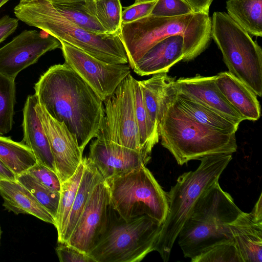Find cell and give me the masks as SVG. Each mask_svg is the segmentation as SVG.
<instances>
[{
	"mask_svg": "<svg viewBox=\"0 0 262 262\" xmlns=\"http://www.w3.org/2000/svg\"><path fill=\"white\" fill-rule=\"evenodd\" d=\"M38 102L65 124L83 151L102 127L103 102L66 62L51 66L34 85Z\"/></svg>",
	"mask_w": 262,
	"mask_h": 262,
	"instance_id": "6da1fadb",
	"label": "cell"
},
{
	"mask_svg": "<svg viewBox=\"0 0 262 262\" xmlns=\"http://www.w3.org/2000/svg\"><path fill=\"white\" fill-rule=\"evenodd\" d=\"M210 32L209 13L193 12L173 17L148 15L130 23L122 24L120 36L132 69L156 43L177 35H181L184 39L182 60H193L208 47L211 38Z\"/></svg>",
	"mask_w": 262,
	"mask_h": 262,
	"instance_id": "7a4b0ae2",
	"label": "cell"
},
{
	"mask_svg": "<svg viewBox=\"0 0 262 262\" xmlns=\"http://www.w3.org/2000/svg\"><path fill=\"white\" fill-rule=\"evenodd\" d=\"M176 93L174 83L161 107L158 132L162 145L179 165L209 155L232 154L236 151L235 133L219 130L188 117L176 104Z\"/></svg>",
	"mask_w": 262,
	"mask_h": 262,
	"instance_id": "3957f363",
	"label": "cell"
},
{
	"mask_svg": "<svg viewBox=\"0 0 262 262\" xmlns=\"http://www.w3.org/2000/svg\"><path fill=\"white\" fill-rule=\"evenodd\" d=\"M14 13L27 25L40 29L99 60L113 64L128 63L120 33L89 32L67 19L48 1L20 0Z\"/></svg>",
	"mask_w": 262,
	"mask_h": 262,
	"instance_id": "277c9868",
	"label": "cell"
},
{
	"mask_svg": "<svg viewBox=\"0 0 262 262\" xmlns=\"http://www.w3.org/2000/svg\"><path fill=\"white\" fill-rule=\"evenodd\" d=\"M242 212L219 181L214 183L201 194L179 232L184 256L192 260L215 245L232 241L229 225Z\"/></svg>",
	"mask_w": 262,
	"mask_h": 262,
	"instance_id": "5b68a950",
	"label": "cell"
},
{
	"mask_svg": "<svg viewBox=\"0 0 262 262\" xmlns=\"http://www.w3.org/2000/svg\"><path fill=\"white\" fill-rule=\"evenodd\" d=\"M232 159V154H219L202 158L198 167L183 173L167 193L168 212L155 251L167 261L173 245L201 194L219 179Z\"/></svg>",
	"mask_w": 262,
	"mask_h": 262,
	"instance_id": "8992f818",
	"label": "cell"
},
{
	"mask_svg": "<svg viewBox=\"0 0 262 262\" xmlns=\"http://www.w3.org/2000/svg\"><path fill=\"white\" fill-rule=\"evenodd\" d=\"M211 38L221 51L229 72L262 95V50L250 34L224 12L211 18Z\"/></svg>",
	"mask_w": 262,
	"mask_h": 262,
	"instance_id": "52a82bcc",
	"label": "cell"
},
{
	"mask_svg": "<svg viewBox=\"0 0 262 262\" xmlns=\"http://www.w3.org/2000/svg\"><path fill=\"white\" fill-rule=\"evenodd\" d=\"M106 181L112 205L123 219L146 215L161 224L165 222L168 212L167 193L145 165Z\"/></svg>",
	"mask_w": 262,
	"mask_h": 262,
	"instance_id": "ba28073f",
	"label": "cell"
},
{
	"mask_svg": "<svg viewBox=\"0 0 262 262\" xmlns=\"http://www.w3.org/2000/svg\"><path fill=\"white\" fill-rule=\"evenodd\" d=\"M162 224L144 215L130 220L119 215L89 252L96 262H139L155 251Z\"/></svg>",
	"mask_w": 262,
	"mask_h": 262,
	"instance_id": "9c48e42d",
	"label": "cell"
},
{
	"mask_svg": "<svg viewBox=\"0 0 262 262\" xmlns=\"http://www.w3.org/2000/svg\"><path fill=\"white\" fill-rule=\"evenodd\" d=\"M133 78L130 74H128L113 94L103 101L104 117L98 136L150 155L140 143L135 111Z\"/></svg>",
	"mask_w": 262,
	"mask_h": 262,
	"instance_id": "30bf717a",
	"label": "cell"
},
{
	"mask_svg": "<svg viewBox=\"0 0 262 262\" xmlns=\"http://www.w3.org/2000/svg\"><path fill=\"white\" fill-rule=\"evenodd\" d=\"M118 216L112 204L109 186L104 180L93 189L66 244L89 254Z\"/></svg>",
	"mask_w": 262,
	"mask_h": 262,
	"instance_id": "8fae6325",
	"label": "cell"
},
{
	"mask_svg": "<svg viewBox=\"0 0 262 262\" xmlns=\"http://www.w3.org/2000/svg\"><path fill=\"white\" fill-rule=\"evenodd\" d=\"M60 42L65 62L88 84L102 101L112 95L120 82L130 74L129 65L107 63L67 42Z\"/></svg>",
	"mask_w": 262,
	"mask_h": 262,
	"instance_id": "7c38bea8",
	"label": "cell"
},
{
	"mask_svg": "<svg viewBox=\"0 0 262 262\" xmlns=\"http://www.w3.org/2000/svg\"><path fill=\"white\" fill-rule=\"evenodd\" d=\"M61 48L55 37L37 30H24L0 48V73L15 80L18 74L47 52Z\"/></svg>",
	"mask_w": 262,
	"mask_h": 262,
	"instance_id": "4fadbf2b",
	"label": "cell"
},
{
	"mask_svg": "<svg viewBox=\"0 0 262 262\" xmlns=\"http://www.w3.org/2000/svg\"><path fill=\"white\" fill-rule=\"evenodd\" d=\"M35 110L49 142L56 173L62 182L75 173L82 160L83 151L65 124L52 117L38 101Z\"/></svg>",
	"mask_w": 262,
	"mask_h": 262,
	"instance_id": "5bb4252c",
	"label": "cell"
},
{
	"mask_svg": "<svg viewBox=\"0 0 262 262\" xmlns=\"http://www.w3.org/2000/svg\"><path fill=\"white\" fill-rule=\"evenodd\" d=\"M88 158L107 181L146 166L150 155L98 136L90 144Z\"/></svg>",
	"mask_w": 262,
	"mask_h": 262,
	"instance_id": "9a60e30c",
	"label": "cell"
},
{
	"mask_svg": "<svg viewBox=\"0 0 262 262\" xmlns=\"http://www.w3.org/2000/svg\"><path fill=\"white\" fill-rule=\"evenodd\" d=\"M215 76L180 78L174 82L177 90L201 104L239 125L245 119L228 102L215 81Z\"/></svg>",
	"mask_w": 262,
	"mask_h": 262,
	"instance_id": "2e32d148",
	"label": "cell"
},
{
	"mask_svg": "<svg viewBox=\"0 0 262 262\" xmlns=\"http://www.w3.org/2000/svg\"><path fill=\"white\" fill-rule=\"evenodd\" d=\"M229 228L242 262H261L262 219L242 211Z\"/></svg>",
	"mask_w": 262,
	"mask_h": 262,
	"instance_id": "e0dca14e",
	"label": "cell"
},
{
	"mask_svg": "<svg viewBox=\"0 0 262 262\" xmlns=\"http://www.w3.org/2000/svg\"><path fill=\"white\" fill-rule=\"evenodd\" d=\"M184 55L183 37L179 35L171 36L151 48L132 69L141 76L167 73L174 64L183 60Z\"/></svg>",
	"mask_w": 262,
	"mask_h": 262,
	"instance_id": "ac0fdd59",
	"label": "cell"
},
{
	"mask_svg": "<svg viewBox=\"0 0 262 262\" xmlns=\"http://www.w3.org/2000/svg\"><path fill=\"white\" fill-rule=\"evenodd\" d=\"M35 94L29 95L23 109V141L32 151L37 163L56 171L54 158L41 122L35 110Z\"/></svg>",
	"mask_w": 262,
	"mask_h": 262,
	"instance_id": "d6986e66",
	"label": "cell"
},
{
	"mask_svg": "<svg viewBox=\"0 0 262 262\" xmlns=\"http://www.w3.org/2000/svg\"><path fill=\"white\" fill-rule=\"evenodd\" d=\"M215 76V81L220 91L245 120L259 119V102L251 89L228 71L219 73Z\"/></svg>",
	"mask_w": 262,
	"mask_h": 262,
	"instance_id": "ffe728a7",
	"label": "cell"
},
{
	"mask_svg": "<svg viewBox=\"0 0 262 262\" xmlns=\"http://www.w3.org/2000/svg\"><path fill=\"white\" fill-rule=\"evenodd\" d=\"M0 195L4 201L3 206L8 211L16 214H31L55 225L52 215L17 180L0 181Z\"/></svg>",
	"mask_w": 262,
	"mask_h": 262,
	"instance_id": "44dd1931",
	"label": "cell"
},
{
	"mask_svg": "<svg viewBox=\"0 0 262 262\" xmlns=\"http://www.w3.org/2000/svg\"><path fill=\"white\" fill-rule=\"evenodd\" d=\"M174 81L167 73L155 74L147 80L139 81L150 126V140L154 146L160 138L158 118L161 107Z\"/></svg>",
	"mask_w": 262,
	"mask_h": 262,
	"instance_id": "7402d4cb",
	"label": "cell"
},
{
	"mask_svg": "<svg viewBox=\"0 0 262 262\" xmlns=\"http://www.w3.org/2000/svg\"><path fill=\"white\" fill-rule=\"evenodd\" d=\"M84 170L69 216L61 244H66L95 186L104 179L88 157H83Z\"/></svg>",
	"mask_w": 262,
	"mask_h": 262,
	"instance_id": "603a6c76",
	"label": "cell"
},
{
	"mask_svg": "<svg viewBox=\"0 0 262 262\" xmlns=\"http://www.w3.org/2000/svg\"><path fill=\"white\" fill-rule=\"evenodd\" d=\"M175 102L186 115L204 125L230 134L235 133L238 128V125L177 90Z\"/></svg>",
	"mask_w": 262,
	"mask_h": 262,
	"instance_id": "cb8c5ba5",
	"label": "cell"
},
{
	"mask_svg": "<svg viewBox=\"0 0 262 262\" xmlns=\"http://www.w3.org/2000/svg\"><path fill=\"white\" fill-rule=\"evenodd\" d=\"M227 13L250 35L262 36V0H227Z\"/></svg>",
	"mask_w": 262,
	"mask_h": 262,
	"instance_id": "d4e9b609",
	"label": "cell"
},
{
	"mask_svg": "<svg viewBox=\"0 0 262 262\" xmlns=\"http://www.w3.org/2000/svg\"><path fill=\"white\" fill-rule=\"evenodd\" d=\"M0 161L16 177L37 163L32 151L25 143L3 136H0Z\"/></svg>",
	"mask_w": 262,
	"mask_h": 262,
	"instance_id": "484cf974",
	"label": "cell"
},
{
	"mask_svg": "<svg viewBox=\"0 0 262 262\" xmlns=\"http://www.w3.org/2000/svg\"><path fill=\"white\" fill-rule=\"evenodd\" d=\"M81 7L108 33H120L122 11L120 0H84Z\"/></svg>",
	"mask_w": 262,
	"mask_h": 262,
	"instance_id": "4316f807",
	"label": "cell"
},
{
	"mask_svg": "<svg viewBox=\"0 0 262 262\" xmlns=\"http://www.w3.org/2000/svg\"><path fill=\"white\" fill-rule=\"evenodd\" d=\"M82 160L75 173L68 179L61 182L60 199L57 215L55 219L58 235V242L61 244L78 186L82 177L84 170Z\"/></svg>",
	"mask_w": 262,
	"mask_h": 262,
	"instance_id": "83f0119b",
	"label": "cell"
},
{
	"mask_svg": "<svg viewBox=\"0 0 262 262\" xmlns=\"http://www.w3.org/2000/svg\"><path fill=\"white\" fill-rule=\"evenodd\" d=\"M15 93L14 80L0 73V136L12 129Z\"/></svg>",
	"mask_w": 262,
	"mask_h": 262,
	"instance_id": "f1b7e54d",
	"label": "cell"
},
{
	"mask_svg": "<svg viewBox=\"0 0 262 262\" xmlns=\"http://www.w3.org/2000/svg\"><path fill=\"white\" fill-rule=\"evenodd\" d=\"M16 180L32 194L37 201L55 219L60 199V192L53 191L44 186L27 171L17 176Z\"/></svg>",
	"mask_w": 262,
	"mask_h": 262,
	"instance_id": "f546056e",
	"label": "cell"
},
{
	"mask_svg": "<svg viewBox=\"0 0 262 262\" xmlns=\"http://www.w3.org/2000/svg\"><path fill=\"white\" fill-rule=\"evenodd\" d=\"M83 3H51L65 17L85 30L98 34L108 33L96 19L83 10L81 7Z\"/></svg>",
	"mask_w": 262,
	"mask_h": 262,
	"instance_id": "4dcf8cb0",
	"label": "cell"
},
{
	"mask_svg": "<svg viewBox=\"0 0 262 262\" xmlns=\"http://www.w3.org/2000/svg\"><path fill=\"white\" fill-rule=\"evenodd\" d=\"M135 111L141 146L151 154L154 145L150 140V126L139 81L133 78Z\"/></svg>",
	"mask_w": 262,
	"mask_h": 262,
	"instance_id": "1f68e13d",
	"label": "cell"
},
{
	"mask_svg": "<svg viewBox=\"0 0 262 262\" xmlns=\"http://www.w3.org/2000/svg\"><path fill=\"white\" fill-rule=\"evenodd\" d=\"M191 261L192 262H242L233 241L215 245Z\"/></svg>",
	"mask_w": 262,
	"mask_h": 262,
	"instance_id": "d6a6232c",
	"label": "cell"
},
{
	"mask_svg": "<svg viewBox=\"0 0 262 262\" xmlns=\"http://www.w3.org/2000/svg\"><path fill=\"white\" fill-rule=\"evenodd\" d=\"M193 12L186 0H157L149 15L159 17H173Z\"/></svg>",
	"mask_w": 262,
	"mask_h": 262,
	"instance_id": "836d02e7",
	"label": "cell"
},
{
	"mask_svg": "<svg viewBox=\"0 0 262 262\" xmlns=\"http://www.w3.org/2000/svg\"><path fill=\"white\" fill-rule=\"evenodd\" d=\"M27 172L44 186L53 191L60 192L61 182L57 173L51 169L36 163Z\"/></svg>",
	"mask_w": 262,
	"mask_h": 262,
	"instance_id": "e575fe53",
	"label": "cell"
},
{
	"mask_svg": "<svg viewBox=\"0 0 262 262\" xmlns=\"http://www.w3.org/2000/svg\"><path fill=\"white\" fill-rule=\"evenodd\" d=\"M157 0H148L124 8L122 11L121 22L126 24L135 21L150 14Z\"/></svg>",
	"mask_w": 262,
	"mask_h": 262,
	"instance_id": "d590c367",
	"label": "cell"
},
{
	"mask_svg": "<svg viewBox=\"0 0 262 262\" xmlns=\"http://www.w3.org/2000/svg\"><path fill=\"white\" fill-rule=\"evenodd\" d=\"M55 250L60 262H96L89 254L68 244H60Z\"/></svg>",
	"mask_w": 262,
	"mask_h": 262,
	"instance_id": "8d00e7d4",
	"label": "cell"
},
{
	"mask_svg": "<svg viewBox=\"0 0 262 262\" xmlns=\"http://www.w3.org/2000/svg\"><path fill=\"white\" fill-rule=\"evenodd\" d=\"M18 19L5 15L0 19V43L17 29Z\"/></svg>",
	"mask_w": 262,
	"mask_h": 262,
	"instance_id": "74e56055",
	"label": "cell"
},
{
	"mask_svg": "<svg viewBox=\"0 0 262 262\" xmlns=\"http://www.w3.org/2000/svg\"><path fill=\"white\" fill-rule=\"evenodd\" d=\"M194 12L209 13L210 7L214 0H186Z\"/></svg>",
	"mask_w": 262,
	"mask_h": 262,
	"instance_id": "f35d334b",
	"label": "cell"
},
{
	"mask_svg": "<svg viewBox=\"0 0 262 262\" xmlns=\"http://www.w3.org/2000/svg\"><path fill=\"white\" fill-rule=\"evenodd\" d=\"M16 176L0 161V181L16 180Z\"/></svg>",
	"mask_w": 262,
	"mask_h": 262,
	"instance_id": "ab89813d",
	"label": "cell"
},
{
	"mask_svg": "<svg viewBox=\"0 0 262 262\" xmlns=\"http://www.w3.org/2000/svg\"><path fill=\"white\" fill-rule=\"evenodd\" d=\"M53 4H67V3H81L84 0H45Z\"/></svg>",
	"mask_w": 262,
	"mask_h": 262,
	"instance_id": "60d3db41",
	"label": "cell"
},
{
	"mask_svg": "<svg viewBox=\"0 0 262 262\" xmlns=\"http://www.w3.org/2000/svg\"><path fill=\"white\" fill-rule=\"evenodd\" d=\"M10 0H0V8Z\"/></svg>",
	"mask_w": 262,
	"mask_h": 262,
	"instance_id": "b9f144b4",
	"label": "cell"
},
{
	"mask_svg": "<svg viewBox=\"0 0 262 262\" xmlns=\"http://www.w3.org/2000/svg\"><path fill=\"white\" fill-rule=\"evenodd\" d=\"M148 0H135V3H141L146 2Z\"/></svg>",
	"mask_w": 262,
	"mask_h": 262,
	"instance_id": "7bdbcfd3",
	"label": "cell"
},
{
	"mask_svg": "<svg viewBox=\"0 0 262 262\" xmlns=\"http://www.w3.org/2000/svg\"><path fill=\"white\" fill-rule=\"evenodd\" d=\"M1 233H2V231H1V227H0V240H1Z\"/></svg>",
	"mask_w": 262,
	"mask_h": 262,
	"instance_id": "ee69618b",
	"label": "cell"
}]
</instances>
